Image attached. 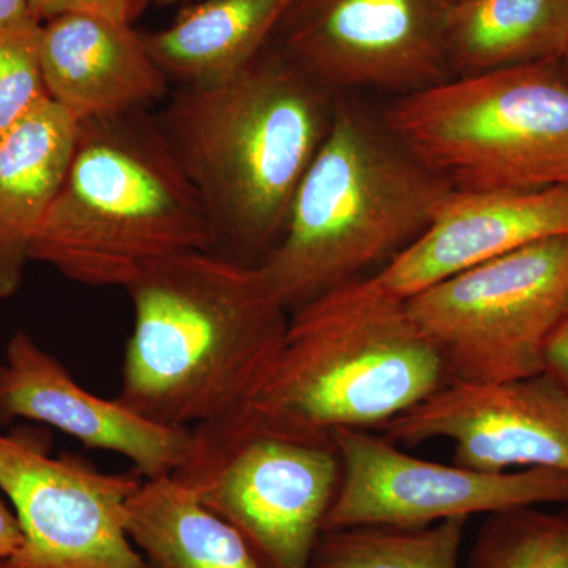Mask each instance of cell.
Wrapping results in <instances>:
<instances>
[{"label":"cell","instance_id":"obj_1","mask_svg":"<svg viewBox=\"0 0 568 568\" xmlns=\"http://www.w3.org/2000/svg\"><path fill=\"white\" fill-rule=\"evenodd\" d=\"M335 100L271 43L227 80L179 88L153 115L204 205L213 252L248 265L272 252Z\"/></svg>","mask_w":568,"mask_h":568},{"label":"cell","instance_id":"obj_2","mask_svg":"<svg viewBox=\"0 0 568 568\" xmlns=\"http://www.w3.org/2000/svg\"><path fill=\"white\" fill-rule=\"evenodd\" d=\"M125 290L133 331L118 402L183 429L248 405L290 325L256 265L183 253L152 264Z\"/></svg>","mask_w":568,"mask_h":568},{"label":"cell","instance_id":"obj_3","mask_svg":"<svg viewBox=\"0 0 568 568\" xmlns=\"http://www.w3.org/2000/svg\"><path fill=\"white\" fill-rule=\"evenodd\" d=\"M452 192L386 122L336 99L331 129L294 194L282 237L257 272L272 297L294 312L394 260Z\"/></svg>","mask_w":568,"mask_h":568},{"label":"cell","instance_id":"obj_4","mask_svg":"<svg viewBox=\"0 0 568 568\" xmlns=\"http://www.w3.org/2000/svg\"><path fill=\"white\" fill-rule=\"evenodd\" d=\"M213 252L211 223L145 110L80 123L61 192L31 261L70 282L126 287L168 257Z\"/></svg>","mask_w":568,"mask_h":568},{"label":"cell","instance_id":"obj_5","mask_svg":"<svg viewBox=\"0 0 568 568\" xmlns=\"http://www.w3.org/2000/svg\"><path fill=\"white\" fill-rule=\"evenodd\" d=\"M447 383L405 302L361 278L294 310L244 407L276 432L332 439L336 429L383 428Z\"/></svg>","mask_w":568,"mask_h":568},{"label":"cell","instance_id":"obj_6","mask_svg":"<svg viewBox=\"0 0 568 568\" xmlns=\"http://www.w3.org/2000/svg\"><path fill=\"white\" fill-rule=\"evenodd\" d=\"M384 122L455 192L568 185V81L559 62L452 78L399 97Z\"/></svg>","mask_w":568,"mask_h":568},{"label":"cell","instance_id":"obj_7","mask_svg":"<svg viewBox=\"0 0 568 568\" xmlns=\"http://www.w3.org/2000/svg\"><path fill=\"white\" fill-rule=\"evenodd\" d=\"M173 477L230 523L264 568H312L342 462L334 439L276 432L241 407L192 428Z\"/></svg>","mask_w":568,"mask_h":568},{"label":"cell","instance_id":"obj_8","mask_svg":"<svg viewBox=\"0 0 568 568\" xmlns=\"http://www.w3.org/2000/svg\"><path fill=\"white\" fill-rule=\"evenodd\" d=\"M448 383H503L545 372L549 336L568 315V235L544 239L405 301Z\"/></svg>","mask_w":568,"mask_h":568},{"label":"cell","instance_id":"obj_9","mask_svg":"<svg viewBox=\"0 0 568 568\" xmlns=\"http://www.w3.org/2000/svg\"><path fill=\"white\" fill-rule=\"evenodd\" d=\"M141 478L52 455L32 432L0 433V491L24 537L6 567L151 568L125 525Z\"/></svg>","mask_w":568,"mask_h":568},{"label":"cell","instance_id":"obj_10","mask_svg":"<svg viewBox=\"0 0 568 568\" xmlns=\"http://www.w3.org/2000/svg\"><path fill=\"white\" fill-rule=\"evenodd\" d=\"M446 0H293L272 43L328 92L452 80Z\"/></svg>","mask_w":568,"mask_h":568},{"label":"cell","instance_id":"obj_11","mask_svg":"<svg viewBox=\"0 0 568 568\" xmlns=\"http://www.w3.org/2000/svg\"><path fill=\"white\" fill-rule=\"evenodd\" d=\"M342 480L324 530L386 525L420 528L511 508L568 506V474L523 469L489 474L410 457L368 429L332 433Z\"/></svg>","mask_w":568,"mask_h":568},{"label":"cell","instance_id":"obj_12","mask_svg":"<svg viewBox=\"0 0 568 568\" xmlns=\"http://www.w3.org/2000/svg\"><path fill=\"white\" fill-rule=\"evenodd\" d=\"M381 429L409 447L450 440L454 465L480 473L568 474V396L545 372L503 383H447Z\"/></svg>","mask_w":568,"mask_h":568},{"label":"cell","instance_id":"obj_13","mask_svg":"<svg viewBox=\"0 0 568 568\" xmlns=\"http://www.w3.org/2000/svg\"><path fill=\"white\" fill-rule=\"evenodd\" d=\"M17 418L122 455L144 480L173 476L192 446V429L155 424L118 399L85 390L59 358L22 331L11 335L0 361V425Z\"/></svg>","mask_w":568,"mask_h":568},{"label":"cell","instance_id":"obj_14","mask_svg":"<svg viewBox=\"0 0 568 568\" xmlns=\"http://www.w3.org/2000/svg\"><path fill=\"white\" fill-rule=\"evenodd\" d=\"M568 235V185L452 192L413 244L365 278L407 301L452 276L544 239Z\"/></svg>","mask_w":568,"mask_h":568},{"label":"cell","instance_id":"obj_15","mask_svg":"<svg viewBox=\"0 0 568 568\" xmlns=\"http://www.w3.org/2000/svg\"><path fill=\"white\" fill-rule=\"evenodd\" d=\"M40 62L48 95L78 122L145 110L171 81L130 22L95 13L41 22Z\"/></svg>","mask_w":568,"mask_h":568},{"label":"cell","instance_id":"obj_16","mask_svg":"<svg viewBox=\"0 0 568 568\" xmlns=\"http://www.w3.org/2000/svg\"><path fill=\"white\" fill-rule=\"evenodd\" d=\"M80 122L48 100L0 138V298L20 291L33 235L69 171Z\"/></svg>","mask_w":568,"mask_h":568},{"label":"cell","instance_id":"obj_17","mask_svg":"<svg viewBox=\"0 0 568 568\" xmlns=\"http://www.w3.org/2000/svg\"><path fill=\"white\" fill-rule=\"evenodd\" d=\"M293 0H201L170 26L141 33L153 61L179 88L234 77L272 43Z\"/></svg>","mask_w":568,"mask_h":568},{"label":"cell","instance_id":"obj_18","mask_svg":"<svg viewBox=\"0 0 568 568\" xmlns=\"http://www.w3.org/2000/svg\"><path fill=\"white\" fill-rule=\"evenodd\" d=\"M568 47V0L450 3L446 50L452 77L559 62Z\"/></svg>","mask_w":568,"mask_h":568},{"label":"cell","instance_id":"obj_19","mask_svg":"<svg viewBox=\"0 0 568 568\" xmlns=\"http://www.w3.org/2000/svg\"><path fill=\"white\" fill-rule=\"evenodd\" d=\"M125 525L151 568H264L241 534L173 476L142 480Z\"/></svg>","mask_w":568,"mask_h":568},{"label":"cell","instance_id":"obj_20","mask_svg":"<svg viewBox=\"0 0 568 568\" xmlns=\"http://www.w3.org/2000/svg\"><path fill=\"white\" fill-rule=\"evenodd\" d=\"M467 519L420 528L365 525L324 530L312 568H459Z\"/></svg>","mask_w":568,"mask_h":568},{"label":"cell","instance_id":"obj_21","mask_svg":"<svg viewBox=\"0 0 568 568\" xmlns=\"http://www.w3.org/2000/svg\"><path fill=\"white\" fill-rule=\"evenodd\" d=\"M469 568H568V506L488 515L470 549Z\"/></svg>","mask_w":568,"mask_h":568},{"label":"cell","instance_id":"obj_22","mask_svg":"<svg viewBox=\"0 0 568 568\" xmlns=\"http://www.w3.org/2000/svg\"><path fill=\"white\" fill-rule=\"evenodd\" d=\"M40 28L0 32V138L51 100L41 70Z\"/></svg>","mask_w":568,"mask_h":568},{"label":"cell","instance_id":"obj_23","mask_svg":"<svg viewBox=\"0 0 568 568\" xmlns=\"http://www.w3.org/2000/svg\"><path fill=\"white\" fill-rule=\"evenodd\" d=\"M31 3L33 14L40 22L73 11H82L132 24L142 11L141 0H31Z\"/></svg>","mask_w":568,"mask_h":568},{"label":"cell","instance_id":"obj_24","mask_svg":"<svg viewBox=\"0 0 568 568\" xmlns=\"http://www.w3.org/2000/svg\"><path fill=\"white\" fill-rule=\"evenodd\" d=\"M545 373H548L568 396V315L549 336L545 349Z\"/></svg>","mask_w":568,"mask_h":568},{"label":"cell","instance_id":"obj_25","mask_svg":"<svg viewBox=\"0 0 568 568\" xmlns=\"http://www.w3.org/2000/svg\"><path fill=\"white\" fill-rule=\"evenodd\" d=\"M22 530L17 514L11 510L9 504L0 496V562L9 560L11 556L17 555L21 548Z\"/></svg>","mask_w":568,"mask_h":568},{"label":"cell","instance_id":"obj_26","mask_svg":"<svg viewBox=\"0 0 568 568\" xmlns=\"http://www.w3.org/2000/svg\"><path fill=\"white\" fill-rule=\"evenodd\" d=\"M41 22L33 14L31 0H0V32L33 28Z\"/></svg>","mask_w":568,"mask_h":568},{"label":"cell","instance_id":"obj_27","mask_svg":"<svg viewBox=\"0 0 568 568\" xmlns=\"http://www.w3.org/2000/svg\"><path fill=\"white\" fill-rule=\"evenodd\" d=\"M179 2H186V0H141V10L148 9V7L173 6ZM192 2H201V0H192Z\"/></svg>","mask_w":568,"mask_h":568},{"label":"cell","instance_id":"obj_28","mask_svg":"<svg viewBox=\"0 0 568 568\" xmlns=\"http://www.w3.org/2000/svg\"><path fill=\"white\" fill-rule=\"evenodd\" d=\"M559 69L562 71L564 77H566L568 81V47L566 52H564L562 58H560Z\"/></svg>","mask_w":568,"mask_h":568},{"label":"cell","instance_id":"obj_29","mask_svg":"<svg viewBox=\"0 0 568 568\" xmlns=\"http://www.w3.org/2000/svg\"><path fill=\"white\" fill-rule=\"evenodd\" d=\"M446 2L450 6V3L462 2V0H446Z\"/></svg>","mask_w":568,"mask_h":568},{"label":"cell","instance_id":"obj_30","mask_svg":"<svg viewBox=\"0 0 568 568\" xmlns=\"http://www.w3.org/2000/svg\"><path fill=\"white\" fill-rule=\"evenodd\" d=\"M0 568H7L6 562H0Z\"/></svg>","mask_w":568,"mask_h":568}]
</instances>
